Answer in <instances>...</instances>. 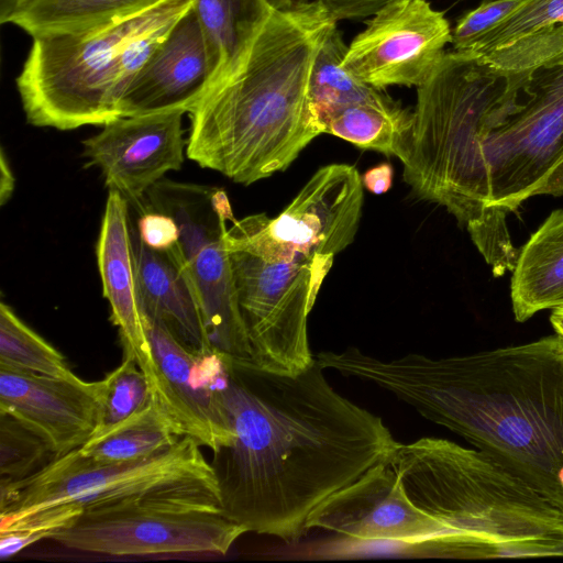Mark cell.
<instances>
[{
	"label": "cell",
	"mask_w": 563,
	"mask_h": 563,
	"mask_svg": "<svg viewBox=\"0 0 563 563\" xmlns=\"http://www.w3.org/2000/svg\"><path fill=\"white\" fill-rule=\"evenodd\" d=\"M213 383L230 431L212 451L220 511L246 532L298 540L318 506L389 461L398 443L317 361L290 375L216 353Z\"/></svg>",
	"instance_id": "cell-1"
},
{
	"label": "cell",
	"mask_w": 563,
	"mask_h": 563,
	"mask_svg": "<svg viewBox=\"0 0 563 563\" xmlns=\"http://www.w3.org/2000/svg\"><path fill=\"white\" fill-rule=\"evenodd\" d=\"M464 438L563 510V336L476 353L382 360L356 347L316 355Z\"/></svg>",
	"instance_id": "cell-2"
},
{
	"label": "cell",
	"mask_w": 563,
	"mask_h": 563,
	"mask_svg": "<svg viewBox=\"0 0 563 563\" xmlns=\"http://www.w3.org/2000/svg\"><path fill=\"white\" fill-rule=\"evenodd\" d=\"M561 52L563 23L487 53L453 48L417 88L404 179L455 217L496 276L514 269L519 250L490 205L484 142L516 111L532 71Z\"/></svg>",
	"instance_id": "cell-3"
},
{
	"label": "cell",
	"mask_w": 563,
	"mask_h": 563,
	"mask_svg": "<svg viewBox=\"0 0 563 563\" xmlns=\"http://www.w3.org/2000/svg\"><path fill=\"white\" fill-rule=\"evenodd\" d=\"M336 23L318 0L273 11L234 69L187 112V157L242 185L286 169L322 133L309 78Z\"/></svg>",
	"instance_id": "cell-4"
},
{
	"label": "cell",
	"mask_w": 563,
	"mask_h": 563,
	"mask_svg": "<svg viewBox=\"0 0 563 563\" xmlns=\"http://www.w3.org/2000/svg\"><path fill=\"white\" fill-rule=\"evenodd\" d=\"M389 464L460 560L563 558V510L478 449L421 438Z\"/></svg>",
	"instance_id": "cell-5"
},
{
	"label": "cell",
	"mask_w": 563,
	"mask_h": 563,
	"mask_svg": "<svg viewBox=\"0 0 563 563\" xmlns=\"http://www.w3.org/2000/svg\"><path fill=\"white\" fill-rule=\"evenodd\" d=\"M191 0H165L119 23L33 37L15 82L27 123L67 131L120 118L126 87Z\"/></svg>",
	"instance_id": "cell-6"
},
{
	"label": "cell",
	"mask_w": 563,
	"mask_h": 563,
	"mask_svg": "<svg viewBox=\"0 0 563 563\" xmlns=\"http://www.w3.org/2000/svg\"><path fill=\"white\" fill-rule=\"evenodd\" d=\"M200 446L183 437L155 454L129 461L70 451L24 479L0 482V527L57 505L86 507L130 498L220 509L216 475Z\"/></svg>",
	"instance_id": "cell-7"
},
{
	"label": "cell",
	"mask_w": 563,
	"mask_h": 563,
	"mask_svg": "<svg viewBox=\"0 0 563 563\" xmlns=\"http://www.w3.org/2000/svg\"><path fill=\"white\" fill-rule=\"evenodd\" d=\"M144 200L146 209L170 216L179 228L178 249L200 305L211 351L253 366L227 246L228 224L235 220L227 192L163 178Z\"/></svg>",
	"instance_id": "cell-8"
},
{
	"label": "cell",
	"mask_w": 563,
	"mask_h": 563,
	"mask_svg": "<svg viewBox=\"0 0 563 563\" xmlns=\"http://www.w3.org/2000/svg\"><path fill=\"white\" fill-rule=\"evenodd\" d=\"M253 366L298 374L311 366L307 318L333 257L266 260L228 245Z\"/></svg>",
	"instance_id": "cell-9"
},
{
	"label": "cell",
	"mask_w": 563,
	"mask_h": 563,
	"mask_svg": "<svg viewBox=\"0 0 563 563\" xmlns=\"http://www.w3.org/2000/svg\"><path fill=\"white\" fill-rule=\"evenodd\" d=\"M245 532L219 508L130 498L86 506L48 539L67 549L113 556L225 554Z\"/></svg>",
	"instance_id": "cell-10"
},
{
	"label": "cell",
	"mask_w": 563,
	"mask_h": 563,
	"mask_svg": "<svg viewBox=\"0 0 563 563\" xmlns=\"http://www.w3.org/2000/svg\"><path fill=\"white\" fill-rule=\"evenodd\" d=\"M363 189L355 166L325 165L276 218L261 213L234 220L227 242L273 261L334 257L355 238Z\"/></svg>",
	"instance_id": "cell-11"
},
{
	"label": "cell",
	"mask_w": 563,
	"mask_h": 563,
	"mask_svg": "<svg viewBox=\"0 0 563 563\" xmlns=\"http://www.w3.org/2000/svg\"><path fill=\"white\" fill-rule=\"evenodd\" d=\"M490 205L508 214L563 159V52L538 66L518 108L484 142Z\"/></svg>",
	"instance_id": "cell-12"
},
{
	"label": "cell",
	"mask_w": 563,
	"mask_h": 563,
	"mask_svg": "<svg viewBox=\"0 0 563 563\" xmlns=\"http://www.w3.org/2000/svg\"><path fill=\"white\" fill-rule=\"evenodd\" d=\"M452 43L444 12L427 0H396L366 21L347 45L342 67L361 81L419 87L432 74Z\"/></svg>",
	"instance_id": "cell-13"
},
{
	"label": "cell",
	"mask_w": 563,
	"mask_h": 563,
	"mask_svg": "<svg viewBox=\"0 0 563 563\" xmlns=\"http://www.w3.org/2000/svg\"><path fill=\"white\" fill-rule=\"evenodd\" d=\"M143 317L153 360L147 379L176 434L212 451L227 445L230 431L213 383V352L196 351L161 319Z\"/></svg>",
	"instance_id": "cell-14"
},
{
	"label": "cell",
	"mask_w": 563,
	"mask_h": 563,
	"mask_svg": "<svg viewBox=\"0 0 563 563\" xmlns=\"http://www.w3.org/2000/svg\"><path fill=\"white\" fill-rule=\"evenodd\" d=\"M183 109L120 117L82 141L87 166L100 169L109 190L139 205L147 191L185 159Z\"/></svg>",
	"instance_id": "cell-15"
},
{
	"label": "cell",
	"mask_w": 563,
	"mask_h": 563,
	"mask_svg": "<svg viewBox=\"0 0 563 563\" xmlns=\"http://www.w3.org/2000/svg\"><path fill=\"white\" fill-rule=\"evenodd\" d=\"M101 380L55 377L0 365V412L11 415L42 439L55 457L79 449L96 432Z\"/></svg>",
	"instance_id": "cell-16"
},
{
	"label": "cell",
	"mask_w": 563,
	"mask_h": 563,
	"mask_svg": "<svg viewBox=\"0 0 563 563\" xmlns=\"http://www.w3.org/2000/svg\"><path fill=\"white\" fill-rule=\"evenodd\" d=\"M219 63L191 8L169 29L123 92L119 117L188 112L214 84Z\"/></svg>",
	"instance_id": "cell-17"
},
{
	"label": "cell",
	"mask_w": 563,
	"mask_h": 563,
	"mask_svg": "<svg viewBox=\"0 0 563 563\" xmlns=\"http://www.w3.org/2000/svg\"><path fill=\"white\" fill-rule=\"evenodd\" d=\"M319 528L355 540H416L443 536V528L408 497L389 461L374 465L325 499L307 529Z\"/></svg>",
	"instance_id": "cell-18"
},
{
	"label": "cell",
	"mask_w": 563,
	"mask_h": 563,
	"mask_svg": "<svg viewBox=\"0 0 563 563\" xmlns=\"http://www.w3.org/2000/svg\"><path fill=\"white\" fill-rule=\"evenodd\" d=\"M97 262L103 297L118 327L123 350L131 352L147 376L152 353L141 309L129 201L109 190L97 243Z\"/></svg>",
	"instance_id": "cell-19"
},
{
	"label": "cell",
	"mask_w": 563,
	"mask_h": 563,
	"mask_svg": "<svg viewBox=\"0 0 563 563\" xmlns=\"http://www.w3.org/2000/svg\"><path fill=\"white\" fill-rule=\"evenodd\" d=\"M139 298L143 313L161 319L196 351L212 352L200 305L178 243L169 250L144 244L132 229Z\"/></svg>",
	"instance_id": "cell-20"
},
{
	"label": "cell",
	"mask_w": 563,
	"mask_h": 563,
	"mask_svg": "<svg viewBox=\"0 0 563 563\" xmlns=\"http://www.w3.org/2000/svg\"><path fill=\"white\" fill-rule=\"evenodd\" d=\"M510 298L517 322L563 307V209L552 211L519 250Z\"/></svg>",
	"instance_id": "cell-21"
},
{
	"label": "cell",
	"mask_w": 563,
	"mask_h": 563,
	"mask_svg": "<svg viewBox=\"0 0 563 563\" xmlns=\"http://www.w3.org/2000/svg\"><path fill=\"white\" fill-rule=\"evenodd\" d=\"M165 0H34L11 21L33 37L95 31L136 16Z\"/></svg>",
	"instance_id": "cell-22"
},
{
	"label": "cell",
	"mask_w": 563,
	"mask_h": 563,
	"mask_svg": "<svg viewBox=\"0 0 563 563\" xmlns=\"http://www.w3.org/2000/svg\"><path fill=\"white\" fill-rule=\"evenodd\" d=\"M412 121L413 110L387 96L336 110L324 120L322 132L400 159Z\"/></svg>",
	"instance_id": "cell-23"
},
{
	"label": "cell",
	"mask_w": 563,
	"mask_h": 563,
	"mask_svg": "<svg viewBox=\"0 0 563 563\" xmlns=\"http://www.w3.org/2000/svg\"><path fill=\"white\" fill-rule=\"evenodd\" d=\"M191 2L192 10L218 58L219 73L216 84L239 64L273 10L265 0H191Z\"/></svg>",
	"instance_id": "cell-24"
},
{
	"label": "cell",
	"mask_w": 563,
	"mask_h": 563,
	"mask_svg": "<svg viewBox=\"0 0 563 563\" xmlns=\"http://www.w3.org/2000/svg\"><path fill=\"white\" fill-rule=\"evenodd\" d=\"M346 51L347 45L336 23L320 45L309 78V97L321 132L324 120L336 110L389 96L385 89L361 81L342 67Z\"/></svg>",
	"instance_id": "cell-25"
},
{
	"label": "cell",
	"mask_w": 563,
	"mask_h": 563,
	"mask_svg": "<svg viewBox=\"0 0 563 563\" xmlns=\"http://www.w3.org/2000/svg\"><path fill=\"white\" fill-rule=\"evenodd\" d=\"M178 438L168 417L152 396L143 410L114 428L92 435L78 451L101 461H129L167 449Z\"/></svg>",
	"instance_id": "cell-26"
},
{
	"label": "cell",
	"mask_w": 563,
	"mask_h": 563,
	"mask_svg": "<svg viewBox=\"0 0 563 563\" xmlns=\"http://www.w3.org/2000/svg\"><path fill=\"white\" fill-rule=\"evenodd\" d=\"M0 365L55 377H71L65 357L0 303Z\"/></svg>",
	"instance_id": "cell-27"
},
{
	"label": "cell",
	"mask_w": 563,
	"mask_h": 563,
	"mask_svg": "<svg viewBox=\"0 0 563 563\" xmlns=\"http://www.w3.org/2000/svg\"><path fill=\"white\" fill-rule=\"evenodd\" d=\"M147 376L124 350L122 362L101 379V411L96 432L103 433L143 410L152 400Z\"/></svg>",
	"instance_id": "cell-28"
},
{
	"label": "cell",
	"mask_w": 563,
	"mask_h": 563,
	"mask_svg": "<svg viewBox=\"0 0 563 563\" xmlns=\"http://www.w3.org/2000/svg\"><path fill=\"white\" fill-rule=\"evenodd\" d=\"M54 459L44 439L11 415L0 412V482L24 479Z\"/></svg>",
	"instance_id": "cell-29"
},
{
	"label": "cell",
	"mask_w": 563,
	"mask_h": 563,
	"mask_svg": "<svg viewBox=\"0 0 563 563\" xmlns=\"http://www.w3.org/2000/svg\"><path fill=\"white\" fill-rule=\"evenodd\" d=\"M563 22V0H525L467 51L487 53Z\"/></svg>",
	"instance_id": "cell-30"
},
{
	"label": "cell",
	"mask_w": 563,
	"mask_h": 563,
	"mask_svg": "<svg viewBox=\"0 0 563 563\" xmlns=\"http://www.w3.org/2000/svg\"><path fill=\"white\" fill-rule=\"evenodd\" d=\"M82 509L78 504L57 505L0 527V558L9 559L34 542L48 539L80 515Z\"/></svg>",
	"instance_id": "cell-31"
},
{
	"label": "cell",
	"mask_w": 563,
	"mask_h": 563,
	"mask_svg": "<svg viewBox=\"0 0 563 563\" xmlns=\"http://www.w3.org/2000/svg\"><path fill=\"white\" fill-rule=\"evenodd\" d=\"M525 0H489L459 19L452 30L453 48L467 51L483 34L511 14Z\"/></svg>",
	"instance_id": "cell-32"
},
{
	"label": "cell",
	"mask_w": 563,
	"mask_h": 563,
	"mask_svg": "<svg viewBox=\"0 0 563 563\" xmlns=\"http://www.w3.org/2000/svg\"><path fill=\"white\" fill-rule=\"evenodd\" d=\"M137 235L147 246L169 250L179 241V228L168 214L146 209L137 221Z\"/></svg>",
	"instance_id": "cell-33"
},
{
	"label": "cell",
	"mask_w": 563,
	"mask_h": 563,
	"mask_svg": "<svg viewBox=\"0 0 563 563\" xmlns=\"http://www.w3.org/2000/svg\"><path fill=\"white\" fill-rule=\"evenodd\" d=\"M338 21L374 15L396 0H318Z\"/></svg>",
	"instance_id": "cell-34"
},
{
	"label": "cell",
	"mask_w": 563,
	"mask_h": 563,
	"mask_svg": "<svg viewBox=\"0 0 563 563\" xmlns=\"http://www.w3.org/2000/svg\"><path fill=\"white\" fill-rule=\"evenodd\" d=\"M393 167L388 163H382L366 170L362 176L363 187L372 194L387 192L393 185Z\"/></svg>",
	"instance_id": "cell-35"
},
{
	"label": "cell",
	"mask_w": 563,
	"mask_h": 563,
	"mask_svg": "<svg viewBox=\"0 0 563 563\" xmlns=\"http://www.w3.org/2000/svg\"><path fill=\"white\" fill-rule=\"evenodd\" d=\"M539 195L563 196V159L534 190L533 196Z\"/></svg>",
	"instance_id": "cell-36"
},
{
	"label": "cell",
	"mask_w": 563,
	"mask_h": 563,
	"mask_svg": "<svg viewBox=\"0 0 563 563\" xmlns=\"http://www.w3.org/2000/svg\"><path fill=\"white\" fill-rule=\"evenodd\" d=\"M14 183L10 164L4 151L2 150L0 158V201L2 206L11 198L14 190Z\"/></svg>",
	"instance_id": "cell-37"
},
{
	"label": "cell",
	"mask_w": 563,
	"mask_h": 563,
	"mask_svg": "<svg viewBox=\"0 0 563 563\" xmlns=\"http://www.w3.org/2000/svg\"><path fill=\"white\" fill-rule=\"evenodd\" d=\"M34 0H0V22L1 24L11 23L18 15Z\"/></svg>",
	"instance_id": "cell-38"
},
{
	"label": "cell",
	"mask_w": 563,
	"mask_h": 563,
	"mask_svg": "<svg viewBox=\"0 0 563 563\" xmlns=\"http://www.w3.org/2000/svg\"><path fill=\"white\" fill-rule=\"evenodd\" d=\"M550 322L554 332L563 336V307L555 308L552 310L550 316Z\"/></svg>",
	"instance_id": "cell-39"
},
{
	"label": "cell",
	"mask_w": 563,
	"mask_h": 563,
	"mask_svg": "<svg viewBox=\"0 0 563 563\" xmlns=\"http://www.w3.org/2000/svg\"><path fill=\"white\" fill-rule=\"evenodd\" d=\"M273 11L286 10L294 5L297 0H265Z\"/></svg>",
	"instance_id": "cell-40"
}]
</instances>
